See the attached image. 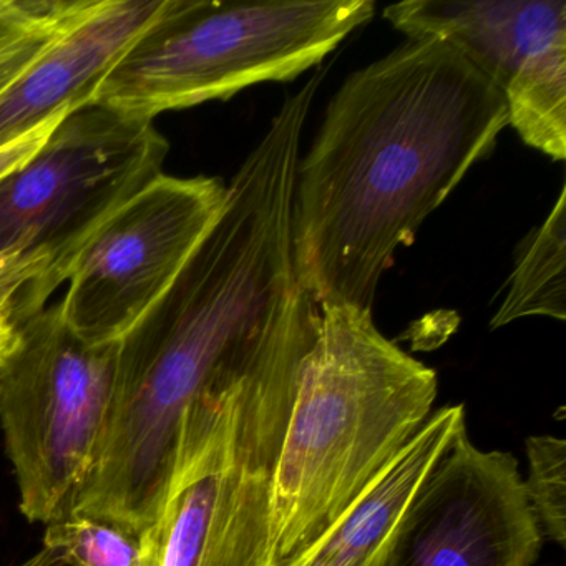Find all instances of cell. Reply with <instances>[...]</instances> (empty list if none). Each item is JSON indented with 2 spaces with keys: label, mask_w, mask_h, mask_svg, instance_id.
<instances>
[{
  "label": "cell",
  "mask_w": 566,
  "mask_h": 566,
  "mask_svg": "<svg viewBox=\"0 0 566 566\" xmlns=\"http://www.w3.org/2000/svg\"><path fill=\"white\" fill-rule=\"evenodd\" d=\"M324 75L286 97L228 185L227 203L170 290L118 340L114 389L75 516L140 535L157 512L181 413L256 346L296 286L294 188Z\"/></svg>",
  "instance_id": "obj_1"
},
{
  "label": "cell",
  "mask_w": 566,
  "mask_h": 566,
  "mask_svg": "<svg viewBox=\"0 0 566 566\" xmlns=\"http://www.w3.org/2000/svg\"><path fill=\"white\" fill-rule=\"evenodd\" d=\"M506 125L499 88L447 42L407 39L353 72L297 164V284L319 310L373 313L397 250L490 157Z\"/></svg>",
  "instance_id": "obj_2"
},
{
  "label": "cell",
  "mask_w": 566,
  "mask_h": 566,
  "mask_svg": "<svg viewBox=\"0 0 566 566\" xmlns=\"http://www.w3.org/2000/svg\"><path fill=\"white\" fill-rule=\"evenodd\" d=\"M321 310L300 284L270 333L181 413L142 566H274L273 485Z\"/></svg>",
  "instance_id": "obj_3"
},
{
  "label": "cell",
  "mask_w": 566,
  "mask_h": 566,
  "mask_svg": "<svg viewBox=\"0 0 566 566\" xmlns=\"http://www.w3.org/2000/svg\"><path fill=\"white\" fill-rule=\"evenodd\" d=\"M437 373L370 311L321 307L273 485V562L306 553L433 413Z\"/></svg>",
  "instance_id": "obj_4"
},
{
  "label": "cell",
  "mask_w": 566,
  "mask_h": 566,
  "mask_svg": "<svg viewBox=\"0 0 566 566\" xmlns=\"http://www.w3.org/2000/svg\"><path fill=\"white\" fill-rule=\"evenodd\" d=\"M374 0H170L95 91L92 105L144 124L317 67L374 18Z\"/></svg>",
  "instance_id": "obj_5"
},
{
  "label": "cell",
  "mask_w": 566,
  "mask_h": 566,
  "mask_svg": "<svg viewBox=\"0 0 566 566\" xmlns=\"http://www.w3.org/2000/svg\"><path fill=\"white\" fill-rule=\"evenodd\" d=\"M168 151L154 124L85 105L0 178V314L19 327L44 311L102 224L161 175Z\"/></svg>",
  "instance_id": "obj_6"
},
{
  "label": "cell",
  "mask_w": 566,
  "mask_h": 566,
  "mask_svg": "<svg viewBox=\"0 0 566 566\" xmlns=\"http://www.w3.org/2000/svg\"><path fill=\"white\" fill-rule=\"evenodd\" d=\"M21 343L0 367V427L32 523L74 512L114 389L117 344L85 343L61 303L19 326Z\"/></svg>",
  "instance_id": "obj_7"
},
{
  "label": "cell",
  "mask_w": 566,
  "mask_h": 566,
  "mask_svg": "<svg viewBox=\"0 0 566 566\" xmlns=\"http://www.w3.org/2000/svg\"><path fill=\"white\" fill-rule=\"evenodd\" d=\"M220 178L158 175L94 234L61 303L85 343L117 344L170 290L227 203Z\"/></svg>",
  "instance_id": "obj_8"
},
{
  "label": "cell",
  "mask_w": 566,
  "mask_h": 566,
  "mask_svg": "<svg viewBox=\"0 0 566 566\" xmlns=\"http://www.w3.org/2000/svg\"><path fill=\"white\" fill-rule=\"evenodd\" d=\"M384 19L406 39L455 48L499 88L523 144L565 160V0H407Z\"/></svg>",
  "instance_id": "obj_9"
},
{
  "label": "cell",
  "mask_w": 566,
  "mask_h": 566,
  "mask_svg": "<svg viewBox=\"0 0 566 566\" xmlns=\"http://www.w3.org/2000/svg\"><path fill=\"white\" fill-rule=\"evenodd\" d=\"M542 545L518 460L480 450L465 429L417 486L379 566H533Z\"/></svg>",
  "instance_id": "obj_10"
},
{
  "label": "cell",
  "mask_w": 566,
  "mask_h": 566,
  "mask_svg": "<svg viewBox=\"0 0 566 566\" xmlns=\"http://www.w3.org/2000/svg\"><path fill=\"white\" fill-rule=\"evenodd\" d=\"M170 0H95L0 94V147L92 105L95 91Z\"/></svg>",
  "instance_id": "obj_11"
},
{
  "label": "cell",
  "mask_w": 566,
  "mask_h": 566,
  "mask_svg": "<svg viewBox=\"0 0 566 566\" xmlns=\"http://www.w3.org/2000/svg\"><path fill=\"white\" fill-rule=\"evenodd\" d=\"M465 429L462 403L433 410L426 426L349 510L306 553L286 566H379L387 542L417 486Z\"/></svg>",
  "instance_id": "obj_12"
},
{
  "label": "cell",
  "mask_w": 566,
  "mask_h": 566,
  "mask_svg": "<svg viewBox=\"0 0 566 566\" xmlns=\"http://www.w3.org/2000/svg\"><path fill=\"white\" fill-rule=\"evenodd\" d=\"M566 317V188L552 211L516 248L505 297L490 327L499 329L525 317Z\"/></svg>",
  "instance_id": "obj_13"
},
{
  "label": "cell",
  "mask_w": 566,
  "mask_h": 566,
  "mask_svg": "<svg viewBox=\"0 0 566 566\" xmlns=\"http://www.w3.org/2000/svg\"><path fill=\"white\" fill-rule=\"evenodd\" d=\"M44 548L65 566H142L138 535L87 516L45 526Z\"/></svg>",
  "instance_id": "obj_14"
},
{
  "label": "cell",
  "mask_w": 566,
  "mask_h": 566,
  "mask_svg": "<svg viewBox=\"0 0 566 566\" xmlns=\"http://www.w3.org/2000/svg\"><path fill=\"white\" fill-rule=\"evenodd\" d=\"M526 455V495L543 536L563 548L566 543V442L553 436L528 437Z\"/></svg>",
  "instance_id": "obj_15"
},
{
  "label": "cell",
  "mask_w": 566,
  "mask_h": 566,
  "mask_svg": "<svg viewBox=\"0 0 566 566\" xmlns=\"http://www.w3.org/2000/svg\"><path fill=\"white\" fill-rule=\"evenodd\" d=\"M62 0H0V52L51 18Z\"/></svg>",
  "instance_id": "obj_16"
},
{
  "label": "cell",
  "mask_w": 566,
  "mask_h": 566,
  "mask_svg": "<svg viewBox=\"0 0 566 566\" xmlns=\"http://www.w3.org/2000/svg\"><path fill=\"white\" fill-rule=\"evenodd\" d=\"M67 115L69 114H64L51 118V120L45 122V124H42L41 127L35 128V130L29 132L28 135L19 138V140L0 147V178H4L6 175L28 164V161L44 147L45 142L51 138L55 128L61 125V122L64 120Z\"/></svg>",
  "instance_id": "obj_17"
},
{
  "label": "cell",
  "mask_w": 566,
  "mask_h": 566,
  "mask_svg": "<svg viewBox=\"0 0 566 566\" xmlns=\"http://www.w3.org/2000/svg\"><path fill=\"white\" fill-rule=\"evenodd\" d=\"M19 343H21L19 327L9 317L0 314V367L4 366L9 357L15 353Z\"/></svg>",
  "instance_id": "obj_18"
},
{
  "label": "cell",
  "mask_w": 566,
  "mask_h": 566,
  "mask_svg": "<svg viewBox=\"0 0 566 566\" xmlns=\"http://www.w3.org/2000/svg\"><path fill=\"white\" fill-rule=\"evenodd\" d=\"M49 556H51V552L44 548L42 552H39L38 555L32 556L29 562L22 563V565L19 566H42L48 562Z\"/></svg>",
  "instance_id": "obj_19"
},
{
  "label": "cell",
  "mask_w": 566,
  "mask_h": 566,
  "mask_svg": "<svg viewBox=\"0 0 566 566\" xmlns=\"http://www.w3.org/2000/svg\"><path fill=\"white\" fill-rule=\"evenodd\" d=\"M42 566H65L64 563L61 562V559L57 558V556L52 553L51 556H49L48 562L44 563Z\"/></svg>",
  "instance_id": "obj_20"
}]
</instances>
